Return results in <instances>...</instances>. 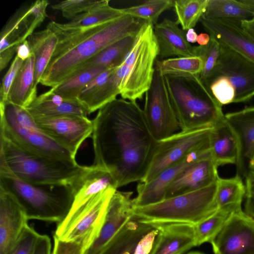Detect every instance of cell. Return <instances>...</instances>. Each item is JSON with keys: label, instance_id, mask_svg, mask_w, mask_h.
Masks as SVG:
<instances>
[{"label": "cell", "instance_id": "1f68e13d", "mask_svg": "<svg viewBox=\"0 0 254 254\" xmlns=\"http://www.w3.org/2000/svg\"><path fill=\"white\" fill-rule=\"evenodd\" d=\"M110 0H103L96 6L81 14L69 22L62 24L67 28H86L107 23L124 15L121 8L112 7Z\"/></svg>", "mask_w": 254, "mask_h": 254}, {"label": "cell", "instance_id": "f1b7e54d", "mask_svg": "<svg viewBox=\"0 0 254 254\" xmlns=\"http://www.w3.org/2000/svg\"><path fill=\"white\" fill-rule=\"evenodd\" d=\"M137 34V33L128 35L108 46L84 63L69 77L82 70L91 67L119 66L133 47Z\"/></svg>", "mask_w": 254, "mask_h": 254}, {"label": "cell", "instance_id": "7c38bea8", "mask_svg": "<svg viewBox=\"0 0 254 254\" xmlns=\"http://www.w3.org/2000/svg\"><path fill=\"white\" fill-rule=\"evenodd\" d=\"M48 4V1L46 0L35 1L27 8L15 13L3 27L0 33V71L16 53L18 46L44 20Z\"/></svg>", "mask_w": 254, "mask_h": 254}, {"label": "cell", "instance_id": "4316f807", "mask_svg": "<svg viewBox=\"0 0 254 254\" xmlns=\"http://www.w3.org/2000/svg\"><path fill=\"white\" fill-rule=\"evenodd\" d=\"M34 64L35 57L32 52L19 69L6 101L26 108L37 98V89L34 86Z\"/></svg>", "mask_w": 254, "mask_h": 254}, {"label": "cell", "instance_id": "7bdbcfd3", "mask_svg": "<svg viewBox=\"0 0 254 254\" xmlns=\"http://www.w3.org/2000/svg\"><path fill=\"white\" fill-rule=\"evenodd\" d=\"M209 90L215 99L222 106L234 103L235 90L230 81L224 77H219L210 84Z\"/></svg>", "mask_w": 254, "mask_h": 254}, {"label": "cell", "instance_id": "d4e9b609", "mask_svg": "<svg viewBox=\"0 0 254 254\" xmlns=\"http://www.w3.org/2000/svg\"><path fill=\"white\" fill-rule=\"evenodd\" d=\"M26 109L34 119L89 115L78 101L64 99L51 90L37 97Z\"/></svg>", "mask_w": 254, "mask_h": 254}, {"label": "cell", "instance_id": "3957f363", "mask_svg": "<svg viewBox=\"0 0 254 254\" xmlns=\"http://www.w3.org/2000/svg\"><path fill=\"white\" fill-rule=\"evenodd\" d=\"M0 188L16 199L28 220L58 224L68 214L74 199L70 184L31 183L7 172H0Z\"/></svg>", "mask_w": 254, "mask_h": 254}, {"label": "cell", "instance_id": "f5cc1de1", "mask_svg": "<svg viewBox=\"0 0 254 254\" xmlns=\"http://www.w3.org/2000/svg\"><path fill=\"white\" fill-rule=\"evenodd\" d=\"M210 36L208 33H202L198 35L196 42L199 46H205L208 44Z\"/></svg>", "mask_w": 254, "mask_h": 254}, {"label": "cell", "instance_id": "bcb514c9", "mask_svg": "<svg viewBox=\"0 0 254 254\" xmlns=\"http://www.w3.org/2000/svg\"><path fill=\"white\" fill-rule=\"evenodd\" d=\"M23 62L24 61L17 55L14 57L1 81L0 89V103L6 101L10 86Z\"/></svg>", "mask_w": 254, "mask_h": 254}, {"label": "cell", "instance_id": "484cf974", "mask_svg": "<svg viewBox=\"0 0 254 254\" xmlns=\"http://www.w3.org/2000/svg\"><path fill=\"white\" fill-rule=\"evenodd\" d=\"M153 228L133 216L98 254H134L140 240Z\"/></svg>", "mask_w": 254, "mask_h": 254}, {"label": "cell", "instance_id": "2e32d148", "mask_svg": "<svg viewBox=\"0 0 254 254\" xmlns=\"http://www.w3.org/2000/svg\"><path fill=\"white\" fill-rule=\"evenodd\" d=\"M132 191L116 190L108 204L99 233L85 254H98L133 216Z\"/></svg>", "mask_w": 254, "mask_h": 254}, {"label": "cell", "instance_id": "d6986e66", "mask_svg": "<svg viewBox=\"0 0 254 254\" xmlns=\"http://www.w3.org/2000/svg\"><path fill=\"white\" fill-rule=\"evenodd\" d=\"M200 21L208 34L221 44L254 63V39L243 29L241 21L210 19L202 16Z\"/></svg>", "mask_w": 254, "mask_h": 254}, {"label": "cell", "instance_id": "816d5d0a", "mask_svg": "<svg viewBox=\"0 0 254 254\" xmlns=\"http://www.w3.org/2000/svg\"><path fill=\"white\" fill-rule=\"evenodd\" d=\"M243 29L254 39V17L251 19L241 21Z\"/></svg>", "mask_w": 254, "mask_h": 254}, {"label": "cell", "instance_id": "d6a6232c", "mask_svg": "<svg viewBox=\"0 0 254 254\" xmlns=\"http://www.w3.org/2000/svg\"><path fill=\"white\" fill-rule=\"evenodd\" d=\"M203 61L199 56L181 57L157 60L155 68L162 75L191 77L199 75Z\"/></svg>", "mask_w": 254, "mask_h": 254}, {"label": "cell", "instance_id": "52a82bcc", "mask_svg": "<svg viewBox=\"0 0 254 254\" xmlns=\"http://www.w3.org/2000/svg\"><path fill=\"white\" fill-rule=\"evenodd\" d=\"M0 135L21 149L38 155L76 161L70 153L38 126L26 108L0 103Z\"/></svg>", "mask_w": 254, "mask_h": 254}, {"label": "cell", "instance_id": "ba28073f", "mask_svg": "<svg viewBox=\"0 0 254 254\" xmlns=\"http://www.w3.org/2000/svg\"><path fill=\"white\" fill-rule=\"evenodd\" d=\"M158 54L153 25L146 22L123 62L127 67L120 86L123 99L136 101L142 98L152 84L155 72L154 65Z\"/></svg>", "mask_w": 254, "mask_h": 254}, {"label": "cell", "instance_id": "603a6c76", "mask_svg": "<svg viewBox=\"0 0 254 254\" xmlns=\"http://www.w3.org/2000/svg\"><path fill=\"white\" fill-rule=\"evenodd\" d=\"M153 31L161 60L197 56V46H192L188 42L185 31L180 28L176 21L165 18L153 25Z\"/></svg>", "mask_w": 254, "mask_h": 254}, {"label": "cell", "instance_id": "91938a15", "mask_svg": "<svg viewBox=\"0 0 254 254\" xmlns=\"http://www.w3.org/2000/svg\"></svg>", "mask_w": 254, "mask_h": 254}, {"label": "cell", "instance_id": "db71d44e", "mask_svg": "<svg viewBox=\"0 0 254 254\" xmlns=\"http://www.w3.org/2000/svg\"><path fill=\"white\" fill-rule=\"evenodd\" d=\"M186 39L190 43L196 42L198 35L193 28L189 29L186 34Z\"/></svg>", "mask_w": 254, "mask_h": 254}, {"label": "cell", "instance_id": "44dd1931", "mask_svg": "<svg viewBox=\"0 0 254 254\" xmlns=\"http://www.w3.org/2000/svg\"><path fill=\"white\" fill-rule=\"evenodd\" d=\"M28 220L16 199L0 188V254L9 253Z\"/></svg>", "mask_w": 254, "mask_h": 254}, {"label": "cell", "instance_id": "f546056e", "mask_svg": "<svg viewBox=\"0 0 254 254\" xmlns=\"http://www.w3.org/2000/svg\"><path fill=\"white\" fill-rule=\"evenodd\" d=\"M224 117L240 140L242 163L244 158L250 161L254 151V106L228 113Z\"/></svg>", "mask_w": 254, "mask_h": 254}, {"label": "cell", "instance_id": "6f0895ef", "mask_svg": "<svg viewBox=\"0 0 254 254\" xmlns=\"http://www.w3.org/2000/svg\"><path fill=\"white\" fill-rule=\"evenodd\" d=\"M187 254H204L201 253V252H191Z\"/></svg>", "mask_w": 254, "mask_h": 254}, {"label": "cell", "instance_id": "ab89813d", "mask_svg": "<svg viewBox=\"0 0 254 254\" xmlns=\"http://www.w3.org/2000/svg\"><path fill=\"white\" fill-rule=\"evenodd\" d=\"M210 36L208 44L197 46V56L201 58L203 68L199 76L203 84L209 89L217 66L221 44L213 37Z\"/></svg>", "mask_w": 254, "mask_h": 254}, {"label": "cell", "instance_id": "30bf717a", "mask_svg": "<svg viewBox=\"0 0 254 254\" xmlns=\"http://www.w3.org/2000/svg\"><path fill=\"white\" fill-rule=\"evenodd\" d=\"M143 111L149 130L157 141L176 133L179 123L173 108L165 77L155 68L153 81L145 93Z\"/></svg>", "mask_w": 254, "mask_h": 254}, {"label": "cell", "instance_id": "8fae6325", "mask_svg": "<svg viewBox=\"0 0 254 254\" xmlns=\"http://www.w3.org/2000/svg\"><path fill=\"white\" fill-rule=\"evenodd\" d=\"M116 190L110 188L95 195L73 215L58 223L54 235L66 241L90 235L97 237L109 201Z\"/></svg>", "mask_w": 254, "mask_h": 254}, {"label": "cell", "instance_id": "4dcf8cb0", "mask_svg": "<svg viewBox=\"0 0 254 254\" xmlns=\"http://www.w3.org/2000/svg\"><path fill=\"white\" fill-rule=\"evenodd\" d=\"M242 208L241 204H233L219 208L213 214L193 225L196 246L211 242L231 216Z\"/></svg>", "mask_w": 254, "mask_h": 254}, {"label": "cell", "instance_id": "ee69618b", "mask_svg": "<svg viewBox=\"0 0 254 254\" xmlns=\"http://www.w3.org/2000/svg\"><path fill=\"white\" fill-rule=\"evenodd\" d=\"M40 235L33 227L27 225L8 254H33Z\"/></svg>", "mask_w": 254, "mask_h": 254}, {"label": "cell", "instance_id": "9a60e30c", "mask_svg": "<svg viewBox=\"0 0 254 254\" xmlns=\"http://www.w3.org/2000/svg\"><path fill=\"white\" fill-rule=\"evenodd\" d=\"M210 243L215 254H254V218L238 210Z\"/></svg>", "mask_w": 254, "mask_h": 254}, {"label": "cell", "instance_id": "d590c367", "mask_svg": "<svg viewBox=\"0 0 254 254\" xmlns=\"http://www.w3.org/2000/svg\"><path fill=\"white\" fill-rule=\"evenodd\" d=\"M110 67L96 66L82 70L50 90L64 99L77 100L84 88L101 72Z\"/></svg>", "mask_w": 254, "mask_h": 254}, {"label": "cell", "instance_id": "b9f144b4", "mask_svg": "<svg viewBox=\"0 0 254 254\" xmlns=\"http://www.w3.org/2000/svg\"><path fill=\"white\" fill-rule=\"evenodd\" d=\"M102 0H68L61 1L52 5L54 9L60 10L63 16L72 20L99 5Z\"/></svg>", "mask_w": 254, "mask_h": 254}, {"label": "cell", "instance_id": "f907efd6", "mask_svg": "<svg viewBox=\"0 0 254 254\" xmlns=\"http://www.w3.org/2000/svg\"><path fill=\"white\" fill-rule=\"evenodd\" d=\"M245 212L254 217V194L246 195Z\"/></svg>", "mask_w": 254, "mask_h": 254}, {"label": "cell", "instance_id": "e0dca14e", "mask_svg": "<svg viewBox=\"0 0 254 254\" xmlns=\"http://www.w3.org/2000/svg\"><path fill=\"white\" fill-rule=\"evenodd\" d=\"M210 154V146L200 149L168 167L152 181L139 182L136 188L137 196L133 198L134 207L150 205L163 200L167 187L179 173L196 160Z\"/></svg>", "mask_w": 254, "mask_h": 254}, {"label": "cell", "instance_id": "680465c9", "mask_svg": "<svg viewBox=\"0 0 254 254\" xmlns=\"http://www.w3.org/2000/svg\"><path fill=\"white\" fill-rule=\"evenodd\" d=\"M254 153H253V158H254Z\"/></svg>", "mask_w": 254, "mask_h": 254}, {"label": "cell", "instance_id": "9f6ffc18", "mask_svg": "<svg viewBox=\"0 0 254 254\" xmlns=\"http://www.w3.org/2000/svg\"><path fill=\"white\" fill-rule=\"evenodd\" d=\"M249 168L250 170H254V157L249 161Z\"/></svg>", "mask_w": 254, "mask_h": 254}, {"label": "cell", "instance_id": "836d02e7", "mask_svg": "<svg viewBox=\"0 0 254 254\" xmlns=\"http://www.w3.org/2000/svg\"><path fill=\"white\" fill-rule=\"evenodd\" d=\"M210 19H228L243 21L254 17V11L239 0H209L203 15Z\"/></svg>", "mask_w": 254, "mask_h": 254}, {"label": "cell", "instance_id": "f6af8a7d", "mask_svg": "<svg viewBox=\"0 0 254 254\" xmlns=\"http://www.w3.org/2000/svg\"><path fill=\"white\" fill-rule=\"evenodd\" d=\"M117 67L107 68L99 74L84 88L78 95L77 100L85 108L91 97L107 81Z\"/></svg>", "mask_w": 254, "mask_h": 254}, {"label": "cell", "instance_id": "7dc6e473", "mask_svg": "<svg viewBox=\"0 0 254 254\" xmlns=\"http://www.w3.org/2000/svg\"><path fill=\"white\" fill-rule=\"evenodd\" d=\"M51 241L50 237L46 235H40L33 254H51Z\"/></svg>", "mask_w": 254, "mask_h": 254}, {"label": "cell", "instance_id": "277c9868", "mask_svg": "<svg viewBox=\"0 0 254 254\" xmlns=\"http://www.w3.org/2000/svg\"><path fill=\"white\" fill-rule=\"evenodd\" d=\"M164 77L181 130L213 127L224 118L222 106L215 99L199 75Z\"/></svg>", "mask_w": 254, "mask_h": 254}, {"label": "cell", "instance_id": "6da1fadb", "mask_svg": "<svg viewBox=\"0 0 254 254\" xmlns=\"http://www.w3.org/2000/svg\"><path fill=\"white\" fill-rule=\"evenodd\" d=\"M94 165L109 172L118 189L145 177L158 141L136 101L116 99L92 120Z\"/></svg>", "mask_w": 254, "mask_h": 254}, {"label": "cell", "instance_id": "8992f818", "mask_svg": "<svg viewBox=\"0 0 254 254\" xmlns=\"http://www.w3.org/2000/svg\"><path fill=\"white\" fill-rule=\"evenodd\" d=\"M217 182L205 188L164 199L150 205L134 207L133 217L147 223L195 224L213 214Z\"/></svg>", "mask_w": 254, "mask_h": 254}, {"label": "cell", "instance_id": "8d00e7d4", "mask_svg": "<svg viewBox=\"0 0 254 254\" xmlns=\"http://www.w3.org/2000/svg\"><path fill=\"white\" fill-rule=\"evenodd\" d=\"M209 0H174L178 24L184 31L195 27L205 12Z\"/></svg>", "mask_w": 254, "mask_h": 254}, {"label": "cell", "instance_id": "ffe728a7", "mask_svg": "<svg viewBox=\"0 0 254 254\" xmlns=\"http://www.w3.org/2000/svg\"><path fill=\"white\" fill-rule=\"evenodd\" d=\"M74 199L69 217L100 192L110 188L117 190V184L112 175L106 170L93 165L83 166L80 172L70 183Z\"/></svg>", "mask_w": 254, "mask_h": 254}, {"label": "cell", "instance_id": "5b68a950", "mask_svg": "<svg viewBox=\"0 0 254 254\" xmlns=\"http://www.w3.org/2000/svg\"><path fill=\"white\" fill-rule=\"evenodd\" d=\"M84 166L33 153L0 135V172H9L26 182L70 184Z\"/></svg>", "mask_w": 254, "mask_h": 254}, {"label": "cell", "instance_id": "7402d4cb", "mask_svg": "<svg viewBox=\"0 0 254 254\" xmlns=\"http://www.w3.org/2000/svg\"><path fill=\"white\" fill-rule=\"evenodd\" d=\"M212 158L216 165L236 164L243 167L241 146L239 137L225 117L212 127L209 137Z\"/></svg>", "mask_w": 254, "mask_h": 254}, {"label": "cell", "instance_id": "681fc988", "mask_svg": "<svg viewBox=\"0 0 254 254\" xmlns=\"http://www.w3.org/2000/svg\"><path fill=\"white\" fill-rule=\"evenodd\" d=\"M245 181L246 195L254 194V170H249Z\"/></svg>", "mask_w": 254, "mask_h": 254}, {"label": "cell", "instance_id": "5bb4252c", "mask_svg": "<svg viewBox=\"0 0 254 254\" xmlns=\"http://www.w3.org/2000/svg\"><path fill=\"white\" fill-rule=\"evenodd\" d=\"M219 77L233 85L234 103L246 102L254 96V63L222 44L212 82Z\"/></svg>", "mask_w": 254, "mask_h": 254}, {"label": "cell", "instance_id": "74e56055", "mask_svg": "<svg viewBox=\"0 0 254 254\" xmlns=\"http://www.w3.org/2000/svg\"><path fill=\"white\" fill-rule=\"evenodd\" d=\"M246 193L245 185L239 174L230 178L219 177L216 193V202L218 209L230 204H242Z\"/></svg>", "mask_w": 254, "mask_h": 254}, {"label": "cell", "instance_id": "9c48e42d", "mask_svg": "<svg viewBox=\"0 0 254 254\" xmlns=\"http://www.w3.org/2000/svg\"><path fill=\"white\" fill-rule=\"evenodd\" d=\"M212 128L181 130L158 141L148 172L141 182L152 181L163 170L192 152L209 146Z\"/></svg>", "mask_w": 254, "mask_h": 254}, {"label": "cell", "instance_id": "ac0fdd59", "mask_svg": "<svg viewBox=\"0 0 254 254\" xmlns=\"http://www.w3.org/2000/svg\"><path fill=\"white\" fill-rule=\"evenodd\" d=\"M211 154L196 160L183 170L168 186L165 198L205 188L216 183L217 168Z\"/></svg>", "mask_w": 254, "mask_h": 254}, {"label": "cell", "instance_id": "c3c4849f", "mask_svg": "<svg viewBox=\"0 0 254 254\" xmlns=\"http://www.w3.org/2000/svg\"><path fill=\"white\" fill-rule=\"evenodd\" d=\"M30 48L27 39L23 42L18 47L16 55L23 61L26 60L31 54Z\"/></svg>", "mask_w": 254, "mask_h": 254}, {"label": "cell", "instance_id": "e575fe53", "mask_svg": "<svg viewBox=\"0 0 254 254\" xmlns=\"http://www.w3.org/2000/svg\"><path fill=\"white\" fill-rule=\"evenodd\" d=\"M127 67L122 63L111 74L107 81L91 97L85 106L89 114L115 100L120 94V86L125 74Z\"/></svg>", "mask_w": 254, "mask_h": 254}, {"label": "cell", "instance_id": "83f0119b", "mask_svg": "<svg viewBox=\"0 0 254 254\" xmlns=\"http://www.w3.org/2000/svg\"><path fill=\"white\" fill-rule=\"evenodd\" d=\"M58 38L49 28L33 33L27 39L35 57L34 86H37L49 64L58 43Z\"/></svg>", "mask_w": 254, "mask_h": 254}, {"label": "cell", "instance_id": "7a4b0ae2", "mask_svg": "<svg viewBox=\"0 0 254 254\" xmlns=\"http://www.w3.org/2000/svg\"><path fill=\"white\" fill-rule=\"evenodd\" d=\"M146 21L128 15L86 28L72 29L52 21L47 28L58 43L40 83L52 88L68 78L84 63L102 50L128 35L138 33Z\"/></svg>", "mask_w": 254, "mask_h": 254}, {"label": "cell", "instance_id": "60d3db41", "mask_svg": "<svg viewBox=\"0 0 254 254\" xmlns=\"http://www.w3.org/2000/svg\"><path fill=\"white\" fill-rule=\"evenodd\" d=\"M96 238L90 235L66 241L53 235L54 247L51 254H85Z\"/></svg>", "mask_w": 254, "mask_h": 254}, {"label": "cell", "instance_id": "cb8c5ba5", "mask_svg": "<svg viewBox=\"0 0 254 254\" xmlns=\"http://www.w3.org/2000/svg\"><path fill=\"white\" fill-rule=\"evenodd\" d=\"M159 231L152 254H183L197 246L193 224L185 223H149Z\"/></svg>", "mask_w": 254, "mask_h": 254}, {"label": "cell", "instance_id": "11a10c76", "mask_svg": "<svg viewBox=\"0 0 254 254\" xmlns=\"http://www.w3.org/2000/svg\"><path fill=\"white\" fill-rule=\"evenodd\" d=\"M239 1L254 11V0H239Z\"/></svg>", "mask_w": 254, "mask_h": 254}, {"label": "cell", "instance_id": "f35d334b", "mask_svg": "<svg viewBox=\"0 0 254 254\" xmlns=\"http://www.w3.org/2000/svg\"><path fill=\"white\" fill-rule=\"evenodd\" d=\"M174 6V0H148L130 7L121 8L124 15L142 19L155 25L160 14Z\"/></svg>", "mask_w": 254, "mask_h": 254}, {"label": "cell", "instance_id": "4fadbf2b", "mask_svg": "<svg viewBox=\"0 0 254 254\" xmlns=\"http://www.w3.org/2000/svg\"><path fill=\"white\" fill-rule=\"evenodd\" d=\"M34 119L45 133L75 159L82 143L92 135L93 129L92 120L85 116L71 115Z\"/></svg>", "mask_w": 254, "mask_h": 254}]
</instances>
